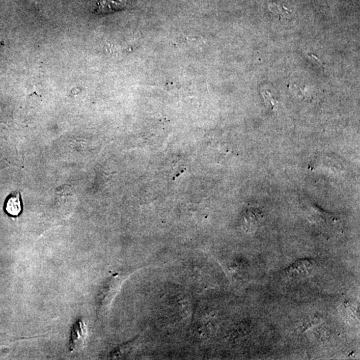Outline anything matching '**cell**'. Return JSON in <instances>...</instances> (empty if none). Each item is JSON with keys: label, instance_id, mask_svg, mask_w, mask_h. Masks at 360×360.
Segmentation results:
<instances>
[{"label": "cell", "instance_id": "6da1fadb", "mask_svg": "<svg viewBox=\"0 0 360 360\" xmlns=\"http://www.w3.org/2000/svg\"><path fill=\"white\" fill-rule=\"evenodd\" d=\"M316 267V261L311 259H302L291 265L286 269L285 273L291 279H303L311 275Z\"/></svg>", "mask_w": 360, "mask_h": 360}, {"label": "cell", "instance_id": "3957f363", "mask_svg": "<svg viewBox=\"0 0 360 360\" xmlns=\"http://www.w3.org/2000/svg\"><path fill=\"white\" fill-rule=\"evenodd\" d=\"M127 6L126 0H99L96 14H107L124 9Z\"/></svg>", "mask_w": 360, "mask_h": 360}, {"label": "cell", "instance_id": "277c9868", "mask_svg": "<svg viewBox=\"0 0 360 360\" xmlns=\"http://www.w3.org/2000/svg\"><path fill=\"white\" fill-rule=\"evenodd\" d=\"M5 210L12 216H18L22 211L20 193L14 191L8 196L5 203Z\"/></svg>", "mask_w": 360, "mask_h": 360}, {"label": "cell", "instance_id": "7a4b0ae2", "mask_svg": "<svg viewBox=\"0 0 360 360\" xmlns=\"http://www.w3.org/2000/svg\"><path fill=\"white\" fill-rule=\"evenodd\" d=\"M87 328L84 321L79 320L75 322L72 331L70 340L71 350L81 348L87 337Z\"/></svg>", "mask_w": 360, "mask_h": 360}]
</instances>
